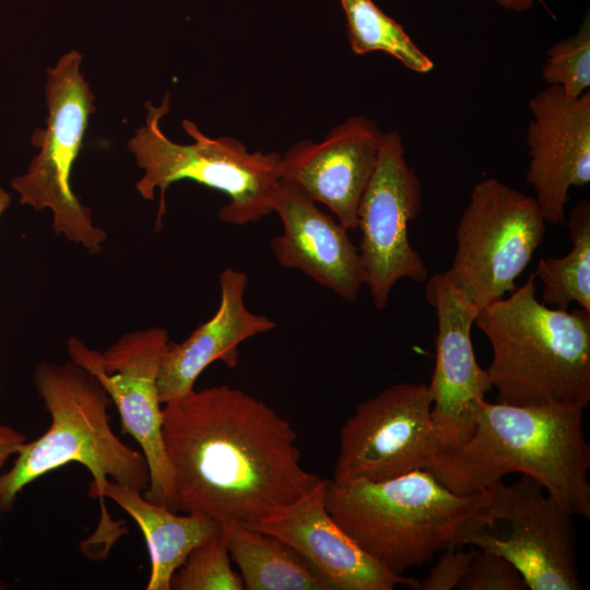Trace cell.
Here are the masks:
<instances>
[{"label": "cell", "mask_w": 590, "mask_h": 590, "mask_svg": "<svg viewBox=\"0 0 590 590\" xmlns=\"http://www.w3.org/2000/svg\"><path fill=\"white\" fill-rule=\"evenodd\" d=\"M162 417L175 512L249 526L322 480L303 468L291 423L239 389H193L165 403Z\"/></svg>", "instance_id": "obj_1"}, {"label": "cell", "mask_w": 590, "mask_h": 590, "mask_svg": "<svg viewBox=\"0 0 590 590\" xmlns=\"http://www.w3.org/2000/svg\"><path fill=\"white\" fill-rule=\"evenodd\" d=\"M586 408L574 403L512 405L484 399L470 436L440 450L424 469L461 495L485 492L508 474H526L574 517L589 519Z\"/></svg>", "instance_id": "obj_2"}, {"label": "cell", "mask_w": 590, "mask_h": 590, "mask_svg": "<svg viewBox=\"0 0 590 590\" xmlns=\"http://www.w3.org/2000/svg\"><path fill=\"white\" fill-rule=\"evenodd\" d=\"M33 386L50 415L48 429L24 442L12 467L0 473V514L13 510L23 488L69 463L84 465L93 481L88 495L101 502V521L88 539L91 547L107 553L120 529L110 519L103 491L109 481L146 492L149 465L143 453L123 444L110 425L111 400L98 380L73 362H40Z\"/></svg>", "instance_id": "obj_3"}, {"label": "cell", "mask_w": 590, "mask_h": 590, "mask_svg": "<svg viewBox=\"0 0 590 590\" xmlns=\"http://www.w3.org/2000/svg\"><path fill=\"white\" fill-rule=\"evenodd\" d=\"M324 504L365 553L397 575L494 526L488 491L453 493L427 469L378 482L326 480Z\"/></svg>", "instance_id": "obj_4"}, {"label": "cell", "mask_w": 590, "mask_h": 590, "mask_svg": "<svg viewBox=\"0 0 590 590\" xmlns=\"http://www.w3.org/2000/svg\"><path fill=\"white\" fill-rule=\"evenodd\" d=\"M531 274L507 297L482 307L474 323L493 359L486 369L497 402L512 405L590 402V311L536 298Z\"/></svg>", "instance_id": "obj_5"}, {"label": "cell", "mask_w": 590, "mask_h": 590, "mask_svg": "<svg viewBox=\"0 0 590 590\" xmlns=\"http://www.w3.org/2000/svg\"><path fill=\"white\" fill-rule=\"evenodd\" d=\"M169 101L167 92L158 106L146 102L145 122L127 142L143 170L135 184L137 191L143 199L152 200L155 190H160L156 225L162 224L166 211L167 188L185 179L226 194L228 202L219 210L225 223L245 225L272 213L281 179V154L250 152L245 143L232 137L209 138L188 119H182L181 127L193 142L176 143L160 127L161 119L169 111Z\"/></svg>", "instance_id": "obj_6"}, {"label": "cell", "mask_w": 590, "mask_h": 590, "mask_svg": "<svg viewBox=\"0 0 590 590\" xmlns=\"http://www.w3.org/2000/svg\"><path fill=\"white\" fill-rule=\"evenodd\" d=\"M82 55L71 50L47 68L45 97L48 115L44 129L34 130L31 143L38 153L27 169L11 180L20 203L36 211L50 209L52 229L90 253L103 250L107 233L97 226L88 206L71 187V173L83 148L95 95L81 72Z\"/></svg>", "instance_id": "obj_7"}, {"label": "cell", "mask_w": 590, "mask_h": 590, "mask_svg": "<svg viewBox=\"0 0 590 590\" xmlns=\"http://www.w3.org/2000/svg\"><path fill=\"white\" fill-rule=\"evenodd\" d=\"M545 219L535 200L496 178L477 182L457 226L445 274L481 308L505 297L542 244Z\"/></svg>", "instance_id": "obj_8"}, {"label": "cell", "mask_w": 590, "mask_h": 590, "mask_svg": "<svg viewBox=\"0 0 590 590\" xmlns=\"http://www.w3.org/2000/svg\"><path fill=\"white\" fill-rule=\"evenodd\" d=\"M164 328L151 327L122 334L104 352L76 338L67 342L71 362L92 374L118 409L121 430L141 447L149 465L144 497L175 511L173 472L163 436L157 377L168 343Z\"/></svg>", "instance_id": "obj_9"}, {"label": "cell", "mask_w": 590, "mask_h": 590, "mask_svg": "<svg viewBox=\"0 0 590 590\" xmlns=\"http://www.w3.org/2000/svg\"><path fill=\"white\" fill-rule=\"evenodd\" d=\"M428 384L400 382L361 402L340 428L333 481L378 482L424 469L442 449Z\"/></svg>", "instance_id": "obj_10"}, {"label": "cell", "mask_w": 590, "mask_h": 590, "mask_svg": "<svg viewBox=\"0 0 590 590\" xmlns=\"http://www.w3.org/2000/svg\"><path fill=\"white\" fill-rule=\"evenodd\" d=\"M492 522L507 521L506 535L480 530L465 545L509 560L530 590H581L576 558L574 516L562 508L532 477L512 484L496 482L488 489Z\"/></svg>", "instance_id": "obj_11"}, {"label": "cell", "mask_w": 590, "mask_h": 590, "mask_svg": "<svg viewBox=\"0 0 590 590\" xmlns=\"http://www.w3.org/2000/svg\"><path fill=\"white\" fill-rule=\"evenodd\" d=\"M422 186L405 160L402 135L384 133L378 160L357 210L359 256L376 308L387 306L398 281L427 280L428 270L409 239V224L422 210Z\"/></svg>", "instance_id": "obj_12"}, {"label": "cell", "mask_w": 590, "mask_h": 590, "mask_svg": "<svg viewBox=\"0 0 590 590\" xmlns=\"http://www.w3.org/2000/svg\"><path fill=\"white\" fill-rule=\"evenodd\" d=\"M425 296L437 318L436 359L428 384L432 415L446 449L470 436L479 405L493 386L476 362L471 338L481 307L445 273L428 280Z\"/></svg>", "instance_id": "obj_13"}, {"label": "cell", "mask_w": 590, "mask_h": 590, "mask_svg": "<svg viewBox=\"0 0 590 590\" xmlns=\"http://www.w3.org/2000/svg\"><path fill=\"white\" fill-rule=\"evenodd\" d=\"M527 180L546 222H565L571 187L590 181V93L567 98L548 85L529 101Z\"/></svg>", "instance_id": "obj_14"}, {"label": "cell", "mask_w": 590, "mask_h": 590, "mask_svg": "<svg viewBox=\"0 0 590 590\" xmlns=\"http://www.w3.org/2000/svg\"><path fill=\"white\" fill-rule=\"evenodd\" d=\"M384 133L370 118L351 116L322 141L302 140L290 146L281 154L280 177L329 208L344 227L356 228Z\"/></svg>", "instance_id": "obj_15"}, {"label": "cell", "mask_w": 590, "mask_h": 590, "mask_svg": "<svg viewBox=\"0 0 590 590\" xmlns=\"http://www.w3.org/2000/svg\"><path fill=\"white\" fill-rule=\"evenodd\" d=\"M326 480L302 498L247 527L274 535L298 552L330 590L415 589L416 579L397 575L365 553L331 518Z\"/></svg>", "instance_id": "obj_16"}, {"label": "cell", "mask_w": 590, "mask_h": 590, "mask_svg": "<svg viewBox=\"0 0 590 590\" xmlns=\"http://www.w3.org/2000/svg\"><path fill=\"white\" fill-rule=\"evenodd\" d=\"M283 232L270 241L276 261L300 271L346 302L365 284L358 249L347 228L322 212L297 186L280 179L273 200Z\"/></svg>", "instance_id": "obj_17"}, {"label": "cell", "mask_w": 590, "mask_h": 590, "mask_svg": "<svg viewBox=\"0 0 590 590\" xmlns=\"http://www.w3.org/2000/svg\"><path fill=\"white\" fill-rule=\"evenodd\" d=\"M219 280L221 298L215 314L182 342L167 343L157 377L158 397L164 404L192 391L198 377L213 362L236 367L238 345L276 327L269 317L247 308L248 276L245 272L226 268Z\"/></svg>", "instance_id": "obj_18"}, {"label": "cell", "mask_w": 590, "mask_h": 590, "mask_svg": "<svg viewBox=\"0 0 590 590\" xmlns=\"http://www.w3.org/2000/svg\"><path fill=\"white\" fill-rule=\"evenodd\" d=\"M143 492L109 481L103 491L139 526L149 550L151 571L146 590H170V581L189 553L221 532L223 526L200 515H176L165 506L148 500Z\"/></svg>", "instance_id": "obj_19"}, {"label": "cell", "mask_w": 590, "mask_h": 590, "mask_svg": "<svg viewBox=\"0 0 590 590\" xmlns=\"http://www.w3.org/2000/svg\"><path fill=\"white\" fill-rule=\"evenodd\" d=\"M231 559L246 590H330L293 547L239 522L223 524Z\"/></svg>", "instance_id": "obj_20"}, {"label": "cell", "mask_w": 590, "mask_h": 590, "mask_svg": "<svg viewBox=\"0 0 590 590\" xmlns=\"http://www.w3.org/2000/svg\"><path fill=\"white\" fill-rule=\"evenodd\" d=\"M571 250L563 257L541 259L535 276L543 283L546 306L568 309L577 303L590 311V203L581 200L569 212Z\"/></svg>", "instance_id": "obj_21"}, {"label": "cell", "mask_w": 590, "mask_h": 590, "mask_svg": "<svg viewBox=\"0 0 590 590\" xmlns=\"http://www.w3.org/2000/svg\"><path fill=\"white\" fill-rule=\"evenodd\" d=\"M346 19L351 49L357 55L382 51L399 60L405 68L427 73L434 68L430 58L392 17L373 0H339Z\"/></svg>", "instance_id": "obj_22"}, {"label": "cell", "mask_w": 590, "mask_h": 590, "mask_svg": "<svg viewBox=\"0 0 590 590\" xmlns=\"http://www.w3.org/2000/svg\"><path fill=\"white\" fill-rule=\"evenodd\" d=\"M224 529L196 546L174 574L175 590H244L241 576L231 567Z\"/></svg>", "instance_id": "obj_23"}, {"label": "cell", "mask_w": 590, "mask_h": 590, "mask_svg": "<svg viewBox=\"0 0 590 590\" xmlns=\"http://www.w3.org/2000/svg\"><path fill=\"white\" fill-rule=\"evenodd\" d=\"M541 75L547 85H557L564 95L575 99L590 86V19L589 13L571 36L553 44L546 51Z\"/></svg>", "instance_id": "obj_24"}, {"label": "cell", "mask_w": 590, "mask_h": 590, "mask_svg": "<svg viewBox=\"0 0 590 590\" xmlns=\"http://www.w3.org/2000/svg\"><path fill=\"white\" fill-rule=\"evenodd\" d=\"M460 590H524L526 581L506 558L479 550L471 566L457 587Z\"/></svg>", "instance_id": "obj_25"}, {"label": "cell", "mask_w": 590, "mask_h": 590, "mask_svg": "<svg viewBox=\"0 0 590 590\" xmlns=\"http://www.w3.org/2000/svg\"><path fill=\"white\" fill-rule=\"evenodd\" d=\"M461 546H451L442 551L429 574L414 590H451L457 588L467 575L477 548L464 551Z\"/></svg>", "instance_id": "obj_26"}, {"label": "cell", "mask_w": 590, "mask_h": 590, "mask_svg": "<svg viewBox=\"0 0 590 590\" xmlns=\"http://www.w3.org/2000/svg\"><path fill=\"white\" fill-rule=\"evenodd\" d=\"M25 441L24 434L10 425L0 424V471Z\"/></svg>", "instance_id": "obj_27"}, {"label": "cell", "mask_w": 590, "mask_h": 590, "mask_svg": "<svg viewBox=\"0 0 590 590\" xmlns=\"http://www.w3.org/2000/svg\"><path fill=\"white\" fill-rule=\"evenodd\" d=\"M496 3L510 11L523 12L533 5V0H495Z\"/></svg>", "instance_id": "obj_28"}, {"label": "cell", "mask_w": 590, "mask_h": 590, "mask_svg": "<svg viewBox=\"0 0 590 590\" xmlns=\"http://www.w3.org/2000/svg\"><path fill=\"white\" fill-rule=\"evenodd\" d=\"M10 202V193L0 186V216L9 208Z\"/></svg>", "instance_id": "obj_29"}, {"label": "cell", "mask_w": 590, "mask_h": 590, "mask_svg": "<svg viewBox=\"0 0 590 590\" xmlns=\"http://www.w3.org/2000/svg\"><path fill=\"white\" fill-rule=\"evenodd\" d=\"M5 588V585L3 582L0 581V590L1 589H4Z\"/></svg>", "instance_id": "obj_30"}, {"label": "cell", "mask_w": 590, "mask_h": 590, "mask_svg": "<svg viewBox=\"0 0 590 590\" xmlns=\"http://www.w3.org/2000/svg\"><path fill=\"white\" fill-rule=\"evenodd\" d=\"M0 393H1V382H0Z\"/></svg>", "instance_id": "obj_31"}]
</instances>
